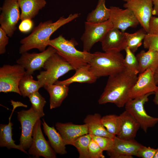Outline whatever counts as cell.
Instances as JSON below:
<instances>
[{
  "label": "cell",
  "mask_w": 158,
  "mask_h": 158,
  "mask_svg": "<svg viewBox=\"0 0 158 158\" xmlns=\"http://www.w3.org/2000/svg\"><path fill=\"white\" fill-rule=\"evenodd\" d=\"M137 74L125 70L109 76L104 91L98 100L99 104H115L119 108L125 106L131 99L129 93L137 79Z\"/></svg>",
  "instance_id": "1"
},
{
  "label": "cell",
  "mask_w": 158,
  "mask_h": 158,
  "mask_svg": "<svg viewBox=\"0 0 158 158\" xmlns=\"http://www.w3.org/2000/svg\"><path fill=\"white\" fill-rule=\"evenodd\" d=\"M79 16L78 13L71 14L67 18L60 17L55 22L51 20L41 22L33 28L30 35L20 40L19 53L21 54L33 49H37L41 52L44 51L49 46L48 42L51 35L61 26Z\"/></svg>",
  "instance_id": "2"
},
{
  "label": "cell",
  "mask_w": 158,
  "mask_h": 158,
  "mask_svg": "<svg viewBox=\"0 0 158 158\" xmlns=\"http://www.w3.org/2000/svg\"><path fill=\"white\" fill-rule=\"evenodd\" d=\"M124 58L120 51L116 50L97 51L92 53L90 69L98 78L114 75L126 69Z\"/></svg>",
  "instance_id": "3"
},
{
  "label": "cell",
  "mask_w": 158,
  "mask_h": 158,
  "mask_svg": "<svg viewBox=\"0 0 158 158\" xmlns=\"http://www.w3.org/2000/svg\"><path fill=\"white\" fill-rule=\"evenodd\" d=\"M78 43L74 39L68 40L62 35L50 40L48 45L54 47L57 53L64 58L75 70L78 68L88 64L92 53L77 50L75 46Z\"/></svg>",
  "instance_id": "4"
},
{
  "label": "cell",
  "mask_w": 158,
  "mask_h": 158,
  "mask_svg": "<svg viewBox=\"0 0 158 158\" xmlns=\"http://www.w3.org/2000/svg\"><path fill=\"white\" fill-rule=\"evenodd\" d=\"M37 76V80L44 86L54 84L61 77L74 69L64 58L57 53L50 57Z\"/></svg>",
  "instance_id": "5"
},
{
  "label": "cell",
  "mask_w": 158,
  "mask_h": 158,
  "mask_svg": "<svg viewBox=\"0 0 158 158\" xmlns=\"http://www.w3.org/2000/svg\"><path fill=\"white\" fill-rule=\"evenodd\" d=\"M154 92H151L133 99H130L125 106L127 111L139 123L140 128L146 133L149 128L154 127L158 122V118L148 115L144 105L149 100V97Z\"/></svg>",
  "instance_id": "6"
},
{
  "label": "cell",
  "mask_w": 158,
  "mask_h": 158,
  "mask_svg": "<svg viewBox=\"0 0 158 158\" xmlns=\"http://www.w3.org/2000/svg\"><path fill=\"white\" fill-rule=\"evenodd\" d=\"M25 73V68L19 64L4 65L0 68V92H14L21 95L19 85Z\"/></svg>",
  "instance_id": "7"
},
{
  "label": "cell",
  "mask_w": 158,
  "mask_h": 158,
  "mask_svg": "<svg viewBox=\"0 0 158 158\" xmlns=\"http://www.w3.org/2000/svg\"><path fill=\"white\" fill-rule=\"evenodd\" d=\"M44 115V112L37 111L32 107L28 110L17 112V118L21 127L20 145L25 150L29 149L32 143V133L35 123Z\"/></svg>",
  "instance_id": "8"
},
{
  "label": "cell",
  "mask_w": 158,
  "mask_h": 158,
  "mask_svg": "<svg viewBox=\"0 0 158 158\" xmlns=\"http://www.w3.org/2000/svg\"><path fill=\"white\" fill-rule=\"evenodd\" d=\"M113 27L109 20L99 23L85 22V31L80 38L83 51L90 52L94 45L100 42L108 31Z\"/></svg>",
  "instance_id": "9"
},
{
  "label": "cell",
  "mask_w": 158,
  "mask_h": 158,
  "mask_svg": "<svg viewBox=\"0 0 158 158\" xmlns=\"http://www.w3.org/2000/svg\"><path fill=\"white\" fill-rule=\"evenodd\" d=\"M20 7L17 0H4L0 8V24L8 36L11 37L20 19Z\"/></svg>",
  "instance_id": "10"
},
{
  "label": "cell",
  "mask_w": 158,
  "mask_h": 158,
  "mask_svg": "<svg viewBox=\"0 0 158 158\" xmlns=\"http://www.w3.org/2000/svg\"><path fill=\"white\" fill-rule=\"evenodd\" d=\"M57 53L53 47L49 46L44 51L40 53H29L28 52L21 54L16 60V63L22 66L25 69V75H32L34 72L40 70L47 59Z\"/></svg>",
  "instance_id": "11"
},
{
  "label": "cell",
  "mask_w": 158,
  "mask_h": 158,
  "mask_svg": "<svg viewBox=\"0 0 158 158\" xmlns=\"http://www.w3.org/2000/svg\"><path fill=\"white\" fill-rule=\"evenodd\" d=\"M41 123L39 119L34 125L32 134V142L29 149L28 154L35 158L42 157L45 158H56V153L43 135Z\"/></svg>",
  "instance_id": "12"
},
{
  "label": "cell",
  "mask_w": 158,
  "mask_h": 158,
  "mask_svg": "<svg viewBox=\"0 0 158 158\" xmlns=\"http://www.w3.org/2000/svg\"><path fill=\"white\" fill-rule=\"evenodd\" d=\"M123 7L133 12L139 24L148 33L150 22L153 15L152 0H129L123 4Z\"/></svg>",
  "instance_id": "13"
},
{
  "label": "cell",
  "mask_w": 158,
  "mask_h": 158,
  "mask_svg": "<svg viewBox=\"0 0 158 158\" xmlns=\"http://www.w3.org/2000/svg\"><path fill=\"white\" fill-rule=\"evenodd\" d=\"M154 72L148 68L139 74L130 91L129 97L133 99L151 92H155L158 86L156 84Z\"/></svg>",
  "instance_id": "14"
},
{
  "label": "cell",
  "mask_w": 158,
  "mask_h": 158,
  "mask_svg": "<svg viewBox=\"0 0 158 158\" xmlns=\"http://www.w3.org/2000/svg\"><path fill=\"white\" fill-rule=\"evenodd\" d=\"M111 13L109 20L114 27L123 32L129 28H136L139 22L133 12L129 9H122L115 6L109 8Z\"/></svg>",
  "instance_id": "15"
},
{
  "label": "cell",
  "mask_w": 158,
  "mask_h": 158,
  "mask_svg": "<svg viewBox=\"0 0 158 158\" xmlns=\"http://www.w3.org/2000/svg\"><path fill=\"white\" fill-rule=\"evenodd\" d=\"M112 150L107 152L111 158H132L137 156L139 149L142 145L134 139L126 140L116 136Z\"/></svg>",
  "instance_id": "16"
},
{
  "label": "cell",
  "mask_w": 158,
  "mask_h": 158,
  "mask_svg": "<svg viewBox=\"0 0 158 158\" xmlns=\"http://www.w3.org/2000/svg\"><path fill=\"white\" fill-rule=\"evenodd\" d=\"M55 127L66 145H73L76 140L81 136L88 134L87 126L85 124H76L71 122L63 123L57 122Z\"/></svg>",
  "instance_id": "17"
},
{
  "label": "cell",
  "mask_w": 158,
  "mask_h": 158,
  "mask_svg": "<svg viewBox=\"0 0 158 158\" xmlns=\"http://www.w3.org/2000/svg\"><path fill=\"white\" fill-rule=\"evenodd\" d=\"M100 42L104 51L116 50L121 52L126 47L125 32L114 27L108 31Z\"/></svg>",
  "instance_id": "18"
},
{
  "label": "cell",
  "mask_w": 158,
  "mask_h": 158,
  "mask_svg": "<svg viewBox=\"0 0 158 158\" xmlns=\"http://www.w3.org/2000/svg\"><path fill=\"white\" fill-rule=\"evenodd\" d=\"M120 129L118 138L122 139H134L140 128L139 123L126 110L119 115Z\"/></svg>",
  "instance_id": "19"
},
{
  "label": "cell",
  "mask_w": 158,
  "mask_h": 158,
  "mask_svg": "<svg viewBox=\"0 0 158 158\" xmlns=\"http://www.w3.org/2000/svg\"><path fill=\"white\" fill-rule=\"evenodd\" d=\"M68 86L69 85L54 83L43 87L49 95L50 109L58 108L61 105L63 101L68 96Z\"/></svg>",
  "instance_id": "20"
},
{
  "label": "cell",
  "mask_w": 158,
  "mask_h": 158,
  "mask_svg": "<svg viewBox=\"0 0 158 158\" xmlns=\"http://www.w3.org/2000/svg\"><path fill=\"white\" fill-rule=\"evenodd\" d=\"M101 115L97 113L87 115L84 122L87 127L88 134L91 135L102 136L114 139L115 137L108 132L101 121Z\"/></svg>",
  "instance_id": "21"
},
{
  "label": "cell",
  "mask_w": 158,
  "mask_h": 158,
  "mask_svg": "<svg viewBox=\"0 0 158 158\" xmlns=\"http://www.w3.org/2000/svg\"><path fill=\"white\" fill-rule=\"evenodd\" d=\"M21 11L20 20L32 19L44 8L47 4L45 0H17Z\"/></svg>",
  "instance_id": "22"
},
{
  "label": "cell",
  "mask_w": 158,
  "mask_h": 158,
  "mask_svg": "<svg viewBox=\"0 0 158 158\" xmlns=\"http://www.w3.org/2000/svg\"><path fill=\"white\" fill-rule=\"evenodd\" d=\"M71 77L62 81H56L55 83L69 85L74 83L91 84L95 83L98 78L90 71L87 64L76 69Z\"/></svg>",
  "instance_id": "23"
},
{
  "label": "cell",
  "mask_w": 158,
  "mask_h": 158,
  "mask_svg": "<svg viewBox=\"0 0 158 158\" xmlns=\"http://www.w3.org/2000/svg\"><path fill=\"white\" fill-rule=\"evenodd\" d=\"M43 126L44 132L47 137L49 142L56 153L61 155H64L67 153L66 144L59 132L54 127L49 126L43 118Z\"/></svg>",
  "instance_id": "24"
},
{
  "label": "cell",
  "mask_w": 158,
  "mask_h": 158,
  "mask_svg": "<svg viewBox=\"0 0 158 158\" xmlns=\"http://www.w3.org/2000/svg\"><path fill=\"white\" fill-rule=\"evenodd\" d=\"M13 108L9 118L8 123V124H1L0 125V146L6 147L8 149L11 148L18 149L27 154V152L20 145H17L15 144V141L12 138V126L13 124L11 122V119L15 109L18 107L16 104H13Z\"/></svg>",
  "instance_id": "25"
},
{
  "label": "cell",
  "mask_w": 158,
  "mask_h": 158,
  "mask_svg": "<svg viewBox=\"0 0 158 158\" xmlns=\"http://www.w3.org/2000/svg\"><path fill=\"white\" fill-rule=\"evenodd\" d=\"M139 64V73L148 68L154 73L158 68V52L150 49L141 51L136 56Z\"/></svg>",
  "instance_id": "26"
},
{
  "label": "cell",
  "mask_w": 158,
  "mask_h": 158,
  "mask_svg": "<svg viewBox=\"0 0 158 158\" xmlns=\"http://www.w3.org/2000/svg\"><path fill=\"white\" fill-rule=\"evenodd\" d=\"M106 0H98L95 8L88 14L87 22L96 23H102L109 19L111 11L105 5Z\"/></svg>",
  "instance_id": "27"
},
{
  "label": "cell",
  "mask_w": 158,
  "mask_h": 158,
  "mask_svg": "<svg viewBox=\"0 0 158 158\" xmlns=\"http://www.w3.org/2000/svg\"><path fill=\"white\" fill-rule=\"evenodd\" d=\"M42 87L40 81L34 80L32 75H25L20 80L19 85L21 95L24 97H28Z\"/></svg>",
  "instance_id": "28"
},
{
  "label": "cell",
  "mask_w": 158,
  "mask_h": 158,
  "mask_svg": "<svg viewBox=\"0 0 158 158\" xmlns=\"http://www.w3.org/2000/svg\"><path fill=\"white\" fill-rule=\"evenodd\" d=\"M147 33L142 28L133 33L125 32L126 47L134 53L141 46Z\"/></svg>",
  "instance_id": "29"
},
{
  "label": "cell",
  "mask_w": 158,
  "mask_h": 158,
  "mask_svg": "<svg viewBox=\"0 0 158 158\" xmlns=\"http://www.w3.org/2000/svg\"><path fill=\"white\" fill-rule=\"evenodd\" d=\"M102 122L107 131L114 135H118L120 129L119 116L115 114L107 115L101 118Z\"/></svg>",
  "instance_id": "30"
},
{
  "label": "cell",
  "mask_w": 158,
  "mask_h": 158,
  "mask_svg": "<svg viewBox=\"0 0 158 158\" xmlns=\"http://www.w3.org/2000/svg\"><path fill=\"white\" fill-rule=\"evenodd\" d=\"M92 139L89 134L79 137L75 142L73 146L77 150L79 154V158H90L89 145Z\"/></svg>",
  "instance_id": "31"
},
{
  "label": "cell",
  "mask_w": 158,
  "mask_h": 158,
  "mask_svg": "<svg viewBox=\"0 0 158 158\" xmlns=\"http://www.w3.org/2000/svg\"><path fill=\"white\" fill-rule=\"evenodd\" d=\"M126 55L124 58V64L126 70L138 74L139 73V64L136 56L126 47L125 49Z\"/></svg>",
  "instance_id": "32"
},
{
  "label": "cell",
  "mask_w": 158,
  "mask_h": 158,
  "mask_svg": "<svg viewBox=\"0 0 158 158\" xmlns=\"http://www.w3.org/2000/svg\"><path fill=\"white\" fill-rule=\"evenodd\" d=\"M28 97L33 109L38 111L43 112V108L46 101L38 91L30 95Z\"/></svg>",
  "instance_id": "33"
},
{
  "label": "cell",
  "mask_w": 158,
  "mask_h": 158,
  "mask_svg": "<svg viewBox=\"0 0 158 158\" xmlns=\"http://www.w3.org/2000/svg\"><path fill=\"white\" fill-rule=\"evenodd\" d=\"M91 136L92 139L98 144L103 151L109 152L112 150L114 145V139L105 136Z\"/></svg>",
  "instance_id": "34"
},
{
  "label": "cell",
  "mask_w": 158,
  "mask_h": 158,
  "mask_svg": "<svg viewBox=\"0 0 158 158\" xmlns=\"http://www.w3.org/2000/svg\"><path fill=\"white\" fill-rule=\"evenodd\" d=\"M145 49L158 52V33H147L143 40Z\"/></svg>",
  "instance_id": "35"
},
{
  "label": "cell",
  "mask_w": 158,
  "mask_h": 158,
  "mask_svg": "<svg viewBox=\"0 0 158 158\" xmlns=\"http://www.w3.org/2000/svg\"><path fill=\"white\" fill-rule=\"evenodd\" d=\"M103 151L98 144L91 139L89 145L90 158H104Z\"/></svg>",
  "instance_id": "36"
},
{
  "label": "cell",
  "mask_w": 158,
  "mask_h": 158,
  "mask_svg": "<svg viewBox=\"0 0 158 158\" xmlns=\"http://www.w3.org/2000/svg\"><path fill=\"white\" fill-rule=\"evenodd\" d=\"M157 149L143 145L138 150L137 157L142 158H154Z\"/></svg>",
  "instance_id": "37"
},
{
  "label": "cell",
  "mask_w": 158,
  "mask_h": 158,
  "mask_svg": "<svg viewBox=\"0 0 158 158\" xmlns=\"http://www.w3.org/2000/svg\"><path fill=\"white\" fill-rule=\"evenodd\" d=\"M8 37L5 32L0 27V54L6 52V46L8 43Z\"/></svg>",
  "instance_id": "38"
},
{
  "label": "cell",
  "mask_w": 158,
  "mask_h": 158,
  "mask_svg": "<svg viewBox=\"0 0 158 158\" xmlns=\"http://www.w3.org/2000/svg\"><path fill=\"white\" fill-rule=\"evenodd\" d=\"M33 26L31 19H27L21 21L18 27L19 30L23 33H28L30 31Z\"/></svg>",
  "instance_id": "39"
},
{
  "label": "cell",
  "mask_w": 158,
  "mask_h": 158,
  "mask_svg": "<svg viewBox=\"0 0 158 158\" xmlns=\"http://www.w3.org/2000/svg\"><path fill=\"white\" fill-rule=\"evenodd\" d=\"M147 33H158V17H152L150 22L149 31Z\"/></svg>",
  "instance_id": "40"
},
{
  "label": "cell",
  "mask_w": 158,
  "mask_h": 158,
  "mask_svg": "<svg viewBox=\"0 0 158 158\" xmlns=\"http://www.w3.org/2000/svg\"><path fill=\"white\" fill-rule=\"evenodd\" d=\"M153 5V15L158 16V0H152Z\"/></svg>",
  "instance_id": "41"
},
{
  "label": "cell",
  "mask_w": 158,
  "mask_h": 158,
  "mask_svg": "<svg viewBox=\"0 0 158 158\" xmlns=\"http://www.w3.org/2000/svg\"><path fill=\"white\" fill-rule=\"evenodd\" d=\"M154 94H155V96L153 99V101L155 104L158 105V87L157 90L154 92Z\"/></svg>",
  "instance_id": "42"
},
{
  "label": "cell",
  "mask_w": 158,
  "mask_h": 158,
  "mask_svg": "<svg viewBox=\"0 0 158 158\" xmlns=\"http://www.w3.org/2000/svg\"><path fill=\"white\" fill-rule=\"evenodd\" d=\"M155 83L157 85H158V68L154 73Z\"/></svg>",
  "instance_id": "43"
},
{
  "label": "cell",
  "mask_w": 158,
  "mask_h": 158,
  "mask_svg": "<svg viewBox=\"0 0 158 158\" xmlns=\"http://www.w3.org/2000/svg\"><path fill=\"white\" fill-rule=\"evenodd\" d=\"M154 158H158V147L157 149L156 152L154 157Z\"/></svg>",
  "instance_id": "44"
},
{
  "label": "cell",
  "mask_w": 158,
  "mask_h": 158,
  "mask_svg": "<svg viewBox=\"0 0 158 158\" xmlns=\"http://www.w3.org/2000/svg\"><path fill=\"white\" fill-rule=\"evenodd\" d=\"M123 1H124L125 2H126L127 1H128L129 0H121Z\"/></svg>",
  "instance_id": "45"
}]
</instances>
